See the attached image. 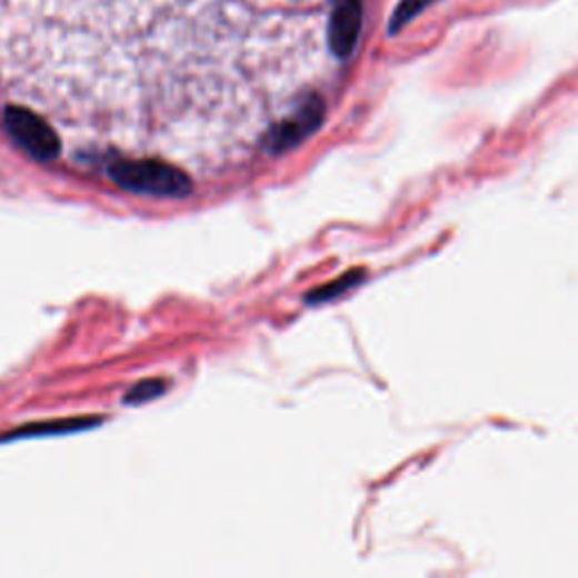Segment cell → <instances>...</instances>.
Segmentation results:
<instances>
[{"instance_id": "cell-1", "label": "cell", "mask_w": 578, "mask_h": 578, "mask_svg": "<svg viewBox=\"0 0 578 578\" xmlns=\"http://www.w3.org/2000/svg\"><path fill=\"white\" fill-rule=\"evenodd\" d=\"M109 177L120 188L155 197H186L192 188L177 166L161 161H116L109 166Z\"/></svg>"}, {"instance_id": "cell-2", "label": "cell", "mask_w": 578, "mask_h": 578, "mask_svg": "<svg viewBox=\"0 0 578 578\" xmlns=\"http://www.w3.org/2000/svg\"><path fill=\"white\" fill-rule=\"evenodd\" d=\"M6 127L21 148L39 161H52L59 155V138L54 129L34 111L10 107L6 111Z\"/></svg>"}, {"instance_id": "cell-3", "label": "cell", "mask_w": 578, "mask_h": 578, "mask_svg": "<svg viewBox=\"0 0 578 578\" xmlns=\"http://www.w3.org/2000/svg\"><path fill=\"white\" fill-rule=\"evenodd\" d=\"M361 3L359 0H335L330 23H328V43L337 57H348L361 32Z\"/></svg>"}, {"instance_id": "cell-4", "label": "cell", "mask_w": 578, "mask_h": 578, "mask_svg": "<svg viewBox=\"0 0 578 578\" xmlns=\"http://www.w3.org/2000/svg\"><path fill=\"white\" fill-rule=\"evenodd\" d=\"M431 3H437V0H402V3L396 8L389 30L396 34L398 30H402L409 21H413L425 8H429Z\"/></svg>"}, {"instance_id": "cell-5", "label": "cell", "mask_w": 578, "mask_h": 578, "mask_svg": "<svg viewBox=\"0 0 578 578\" xmlns=\"http://www.w3.org/2000/svg\"><path fill=\"white\" fill-rule=\"evenodd\" d=\"M166 391V385L159 382V380H144V382H138L124 398L127 405H140V402H150L155 398H159L161 393Z\"/></svg>"}]
</instances>
